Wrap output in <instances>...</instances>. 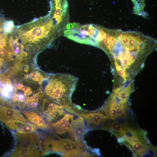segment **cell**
<instances>
[{
  "mask_svg": "<svg viewBox=\"0 0 157 157\" xmlns=\"http://www.w3.org/2000/svg\"><path fill=\"white\" fill-rule=\"evenodd\" d=\"M145 0H132L134 4V10L135 14L139 15L142 12L144 6Z\"/></svg>",
  "mask_w": 157,
  "mask_h": 157,
  "instance_id": "ac0fdd59",
  "label": "cell"
},
{
  "mask_svg": "<svg viewBox=\"0 0 157 157\" xmlns=\"http://www.w3.org/2000/svg\"><path fill=\"white\" fill-rule=\"evenodd\" d=\"M42 104V111L47 122L56 120L65 113L62 105L47 96L44 97Z\"/></svg>",
  "mask_w": 157,
  "mask_h": 157,
  "instance_id": "5b68a950",
  "label": "cell"
},
{
  "mask_svg": "<svg viewBox=\"0 0 157 157\" xmlns=\"http://www.w3.org/2000/svg\"><path fill=\"white\" fill-rule=\"evenodd\" d=\"M73 118L72 115L69 114H65L58 121L51 123V125L57 134L62 135L69 131Z\"/></svg>",
  "mask_w": 157,
  "mask_h": 157,
  "instance_id": "8fae6325",
  "label": "cell"
},
{
  "mask_svg": "<svg viewBox=\"0 0 157 157\" xmlns=\"http://www.w3.org/2000/svg\"><path fill=\"white\" fill-rule=\"evenodd\" d=\"M115 67L119 75L124 78H125L126 73L124 71L119 65L115 61Z\"/></svg>",
  "mask_w": 157,
  "mask_h": 157,
  "instance_id": "cb8c5ba5",
  "label": "cell"
},
{
  "mask_svg": "<svg viewBox=\"0 0 157 157\" xmlns=\"http://www.w3.org/2000/svg\"><path fill=\"white\" fill-rule=\"evenodd\" d=\"M63 33L65 37L71 40L95 46L99 30L97 25L95 24L81 25L78 23H68Z\"/></svg>",
  "mask_w": 157,
  "mask_h": 157,
  "instance_id": "3957f363",
  "label": "cell"
},
{
  "mask_svg": "<svg viewBox=\"0 0 157 157\" xmlns=\"http://www.w3.org/2000/svg\"><path fill=\"white\" fill-rule=\"evenodd\" d=\"M36 138L40 156H44L51 153V145L54 140L53 138L48 133L39 132L36 133Z\"/></svg>",
  "mask_w": 157,
  "mask_h": 157,
  "instance_id": "30bf717a",
  "label": "cell"
},
{
  "mask_svg": "<svg viewBox=\"0 0 157 157\" xmlns=\"http://www.w3.org/2000/svg\"><path fill=\"white\" fill-rule=\"evenodd\" d=\"M129 93L127 91L122 90L118 94L119 98L122 100L123 104H125L127 102V98L129 95Z\"/></svg>",
  "mask_w": 157,
  "mask_h": 157,
  "instance_id": "ffe728a7",
  "label": "cell"
},
{
  "mask_svg": "<svg viewBox=\"0 0 157 157\" xmlns=\"http://www.w3.org/2000/svg\"><path fill=\"white\" fill-rule=\"evenodd\" d=\"M69 74L59 73L49 76L45 80L44 94L66 110L73 105L71 101L78 81Z\"/></svg>",
  "mask_w": 157,
  "mask_h": 157,
  "instance_id": "7a4b0ae2",
  "label": "cell"
},
{
  "mask_svg": "<svg viewBox=\"0 0 157 157\" xmlns=\"http://www.w3.org/2000/svg\"><path fill=\"white\" fill-rule=\"evenodd\" d=\"M52 15L51 12L49 15L15 27L13 32L26 51H41L62 34L51 17Z\"/></svg>",
  "mask_w": 157,
  "mask_h": 157,
  "instance_id": "6da1fadb",
  "label": "cell"
},
{
  "mask_svg": "<svg viewBox=\"0 0 157 157\" xmlns=\"http://www.w3.org/2000/svg\"><path fill=\"white\" fill-rule=\"evenodd\" d=\"M13 92V88L10 80L2 74H0V93L5 99L10 98Z\"/></svg>",
  "mask_w": 157,
  "mask_h": 157,
  "instance_id": "5bb4252c",
  "label": "cell"
},
{
  "mask_svg": "<svg viewBox=\"0 0 157 157\" xmlns=\"http://www.w3.org/2000/svg\"><path fill=\"white\" fill-rule=\"evenodd\" d=\"M116 121L122 125L123 127L128 126V123L123 117H119L117 118Z\"/></svg>",
  "mask_w": 157,
  "mask_h": 157,
  "instance_id": "4316f807",
  "label": "cell"
},
{
  "mask_svg": "<svg viewBox=\"0 0 157 157\" xmlns=\"http://www.w3.org/2000/svg\"><path fill=\"white\" fill-rule=\"evenodd\" d=\"M44 93L41 91L34 94L30 97H26V104L29 108L32 109H35L39 102H41L44 95Z\"/></svg>",
  "mask_w": 157,
  "mask_h": 157,
  "instance_id": "9a60e30c",
  "label": "cell"
},
{
  "mask_svg": "<svg viewBox=\"0 0 157 157\" xmlns=\"http://www.w3.org/2000/svg\"><path fill=\"white\" fill-rule=\"evenodd\" d=\"M139 52L134 51L131 53L129 55L128 59L130 63H133L136 59L138 56V53Z\"/></svg>",
  "mask_w": 157,
  "mask_h": 157,
  "instance_id": "d4e9b609",
  "label": "cell"
},
{
  "mask_svg": "<svg viewBox=\"0 0 157 157\" xmlns=\"http://www.w3.org/2000/svg\"><path fill=\"white\" fill-rule=\"evenodd\" d=\"M123 129V126L118 123L117 121L113 123L110 126V129L115 130L122 131Z\"/></svg>",
  "mask_w": 157,
  "mask_h": 157,
  "instance_id": "7402d4cb",
  "label": "cell"
},
{
  "mask_svg": "<svg viewBox=\"0 0 157 157\" xmlns=\"http://www.w3.org/2000/svg\"><path fill=\"white\" fill-rule=\"evenodd\" d=\"M79 115L82 116L85 120L87 126L90 130L104 128V124L106 119L100 112L82 113Z\"/></svg>",
  "mask_w": 157,
  "mask_h": 157,
  "instance_id": "9c48e42d",
  "label": "cell"
},
{
  "mask_svg": "<svg viewBox=\"0 0 157 157\" xmlns=\"http://www.w3.org/2000/svg\"><path fill=\"white\" fill-rule=\"evenodd\" d=\"M10 129L20 133L35 132L38 128L29 122L15 119H5L1 121Z\"/></svg>",
  "mask_w": 157,
  "mask_h": 157,
  "instance_id": "8992f818",
  "label": "cell"
},
{
  "mask_svg": "<svg viewBox=\"0 0 157 157\" xmlns=\"http://www.w3.org/2000/svg\"><path fill=\"white\" fill-rule=\"evenodd\" d=\"M88 130L83 118L79 116L72 121L69 130V133L75 141L80 143L83 142L84 135Z\"/></svg>",
  "mask_w": 157,
  "mask_h": 157,
  "instance_id": "52a82bcc",
  "label": "cell"
},
{
  "mask_svg": "<svg viewBox=\"0 0 157 157\" xmlns=\"http://www.w3.org/2000/svg\"><path fill=\"white\" fill-rule=\"evenodd\" d=\"M124 106L122 107L117 106L116 108L117 115V116H119L122 115H125L126 113L124 110Z\"/></svg>",
  "mask_w": 157,
  "mask_h": 157,
  "instance_id": "484cf974",
  "label": "cell"
},
{
  "mask_svg": "<svg viewBox=\"0 0 157 157\" xmlns=\"http://www.w3.org/2000/svg\"><path fill=\"white\" fill-rule=\"evenodd\" d=\"M15 146L13 153L16 157H39L40 152L38 146L35 132L13 134Z\"/></svg>",
  "mask_w": 157,
  "mask_h": 157,
  "instance_id": "277c9868",
  "label": "cell"
},
{
  "mask_svg": "<svg viewBox=\"0 0 157 157\" xmlns=\"http://www.w3.org/2000/svg\"><path fill=\"white\" fill-rule=\"evenodd\" d=\"M29 76L33 80L38 82L40 84H42L47 77H44L37 71L31 72L29 74Z\"/></svg>",
  "mask_w": 157,
  "mask_h": 157,
  "instance_id": "e0dca14e",
  "label": "cell"
},
{
  "mask_svg": "<svg viewBox=\"0 0 157 157\" xmlns=\"http://www.w3.org/2000/svg\"><path fill=\"white\" fill-rule=\"evenodd\" d=\"M84 147L80 146L70 151L61 153V156L63 157H90L92 155L84 150Z\"/></svg>",
  "mask_w": 157,
  "mask_h": 157,
  "instance_id": "2e32d148",
  "label": "cell"
},
{
  "mask_svg": "<svg viewBox=\"0 0 157 157\" xmlns=\"http://www.w3.org/2000/svg\"><path fill=\"white\" fill-rule=\"evenodd\" d=\"M80 146L79 143L72 140L60 138L54 140L51 149L52 152L61 153L70 151Z\"/></svg>",
  "mask_w": 157,
  "mask_h": 157,
  "instance_id": "ba28073f",
  "label": "cell"
},
{
  "mask_svg": "<svg viewBox=\"0 0 157 157\" xmlns=\"http://www.w3.org/2000/svg\"><path fill=\"white\" fill-rule=\"evenodd\" d=\"M110 131L117 138H119L122 137L124 135L119 131L115 130L112 129L110 130Z\"/></svg>",
  "mask_w": 157,
  "mask_h": 157,
  "instance_id": "83f0119b",
  "label": "cell"
},
{
  "mask_svg": "<svg viewBox=\"0 0 157 157\" xmlns=\"http://www.w3.org/2000/svg\"><path fill=\"white\" fill-rule=\"evenodd\" d=\"M23 113L27 120L38 128L42 130L50 128L49 125L37 113L28 110L24 111Z\"/></svg>",
  "mask_w": 157,
  "mask_h": 157,
  "instance_id": "4fadbf2b",
  "label": "cell"
},
{
  "mask_svg": "<svg viewBox=\"0 0 157 157\" xmlns=\"http://www.w3.org/2000/svg\"><path fill=\"white\" fill-rule=\"evenodd\" d=\"M15 27L14 23L13 20H5L3 25V29L5 33L9 34L13 32Z\"/></svg>",
  "mask_w": 157,
  "mask_h": 157,
  "instance_id": "d6986e66",
  "label": "cell"
},
{
  "mask_svg": "<svg viewBox=\"0 0 157 157\" xmlns=\"http://www.w3.org/2000/svg\"><path fill=\"white\" fill-rule=\"evenodd\" d=\"M117 58L120 60L124 69H125V68H127L129 66H130V63L127 58L125 57H118Z\"/></svg>",
  "mask_w": 157,
  "mask_h": 157,
  "instance_id": "44dd1931",
  "label": "cell"
},
{
  "mask_svg": "<svg viewBox=\"0 0 157 157\" xmlns=\"http://www.w3.org/2000/svg\"><path fill=\"white\" fill-rule=\"evenodd\" d=\"M108 110L109 112L108 118L110 117L111 119H115L117 117L116 108L110 107Z\"/></svg>",
  "mask_w": 157,
  "mask_h": 157,
  "instance_id": "603a6c76",
  "label": "cell"
},
{
  "mask_svg": "<svg viewBox=\"0 0 157 157\" xmlns=\"http://www.w3.org/2000/svg\"><path fill=\"white\" fill-rule=\"evenodd\" d=\"M11 119L28 122L19 110L0 105V121Z\"/></svg>",
  "mask_w": 157,
  "mask_h": 157,
  "instance_id": "7c38bea8",
  "label": "cell"
}]
</instances>
